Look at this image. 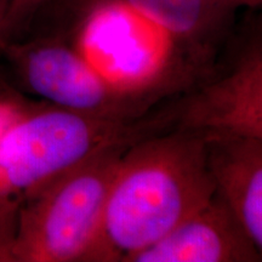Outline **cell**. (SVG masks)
Segmentation results:
<instances>
[{"label":"cell","instance_id":"obj_1","mask_svg":"<svg viewBox=\"0 0 262 262\" xmlns=\"http://www.w3.org/2000/svg\"><path fill=\"white\" fill-rule=\"evenodd\" d=\"M215 193L203 130L182 126L131 142L118 164L104 211L110 261L126 262Z\"/></svg>","mask_w":262,"mask_h":262},{"label":"cell","instance_id":"obj_2","mask_svg":"<svg viewBox=\"0 0 262 262\" xmlns=\"http://www.w3.org/2000/svg\"><path fill=\"white\" fill-rule=\"evenodd\" d=\"M130 122L52 104L26 111L0 101V262L26 201L100 150L137 140Z\"/></svg>","mask_w":262,"mask_h":262},{"label":"cell","instance_id":"obj_3","mask_svg":"<svg viewBox=\"0 0 262 262\" xmlns=\"http://www.w3.org/2000/svg\"><path fill=\"white\" fill-rule=\"evenodd\" d=\"M107 147L57 176L18 212L5 262H108L104 211L123 152Z\"/></svg>","mask_w":262,"mask_h":262},{"label":"cell","instance_id":"obj_4","mask_svg":"<svg viewBox=\"0 0 262 262\" xmlns=\"http://www.w3.org/2000/svg\"><path fill=\"white\" fill-rule=\"evenodd\" d=\"M16 55L25 83L52 106L131 120L134 103L77 49L57 39H45L17 48Z\"/></svg>","mask_w":262,"mask_h":262},{"label":"cell","instance_id":"obj_5","mask_svg":"<svg viewBox=\"0 0 262 262\" xmlns=\"http://www.w3.org/2000/svg\"><path fill=\"white\" fill-rule=\"evenodd\" d=\"M260 254L237 216L215 195L126 262H257Z\"/></svg>","mask_w":262,"mask_h":262},{"label":"cell","instance_id":"obj_6","mask_svg":"<svg viewBox=\"0 0 262 262\" xmlns=\"http://www.w3.org/2000/svg\"><path fill=\"white\" fill-rule=\"evenodd\" d=\"M201 130L216 191L233 210L262 260V141L227 130Z\"/></svg>","mask_w":262,"mask_h":262},{"label":"cell","instance_id":"obj_7","mask_svg":"<svg viewBox=\"0 0 262 262\" xmlns=\"http://www.w3.org/2000/svg\"><path fill=\"white\" fill-rule=\"evenodd\" d=\"M181 41L202 44L220 34L237 10L228 0H116Z\"/></svg>","mask_w":262,"mask_h":262},{"label":"cell","instance_id":"obj_8","mask_svg":"<svg viewBox=\"0 0 262 262\" xmlns=\"http://www.w3.org/2000/svg\"><path fill=\"white\" fill-rule=\"evenodd\" d=\"M233 63L224 77L196 94L205 101L262 103V10L250 11Z\"/></svg>","mask_w":262,"mask_h":262},{"label":"cell","instance_id":"obj_9","mask_svg":"<svg viewBox=\"0 0 262 262\" xmlns=\"http://www.w3.org/2000/svg\"><path fill=\"white\" fill-rule=\"evenodd\" d=\"M182 126L227 130L262 141V103L205 101L193 97L182 114Z\"/></svg>","mask_w":262,"mask_h":262},{"label":"cell","instance_id":"obj_10","mask_svg":"<svg viewBox=\"0 0 262 262\" xmlns=\"http://www.w3.org/2000/svg\"><path fill=\"white\" fill-rule=\"evenodd\" d=\"M45 0H10L8 19H6V33L10 29L17 26L27 19L33 12L37 11Z\"/></svg>","mask_w":262,"mask_h":262},{"label":"cell","instance_id":"obj_11","mask_svg":"<svg viewBox=\"0 0 262 262\" xmlns=\"http://www.w3.org/2000/svg\"><path fill=\"white\" fill-rule=\"evenodd\" d=\"M234 10H245V11H258L262 10V0H228Z\"/></svg>","mask_w":262,"mask_h":262},{"label":"cell","instance_id":"obj_12","mask_svg":"<svg viewBox=\"0 0 262 262\" xmlns=\"http://www.w3.org/2000/svg\"><path fill=\"white\" fill-rule=\"evenodd\" d=\"M10 0H0V39L6 34V19H8Z\"/></svg>","mask_w":262,"mask_h":262}]
</instances>
